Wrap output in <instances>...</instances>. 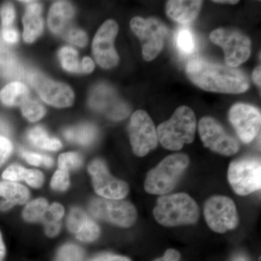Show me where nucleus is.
Returning a JSON list of instances; mask_svg holds the SVG:
<instances>
[{
  "label": "nucleus",
  "instance_id": "f257e3e1",
  "mask_svg": "<svg viewBox=\"0 0 261 261\" xmlns=\"http://www.w3.org/2000/svg\"><path fill=\"white\" fill-rule=\"evenodd\" d=\"M187 74L192 83L208 92L240 94L250 87L248 79L241 70L199 58L189 62Z\"/></svg>",
  "mask_w": 261,
  "mask_h": 261
},
{
  "label": "nucleus",
  "instance_id": "f03ea898",
  "mask_svg": "<svg viewBox=\"0 0 261 261\" xmlns=\"http://www.w3.org/2000/svg\"><path fill=\"white\" fill-rule=\"evenodd\" d=\"M154 219L166 227L195 224L200 218L196 201L186 193L162 195L153 210Z\"/></svg>",
  "mask_w": 261,
  "mask_h": 261
},
{
  "label": "nucleus",
  "instance_id": "7ed1b4c3",
  "mask_svg": "<svg viewBox=\"0 0 261 261\" xmlns=\"http://www.w3.org/2000/svg\"><path fill=\"white\" fill-rule=\"evenodd\" d=\"M196 128L195 113L187 106H181L169 120L158 127L159 142L169 150H180L185 144L192 143L195 140Z\"/></svg>",
  "mask_w": 261,
  "mask_h": 261
},
{
  "label": "nucleus",
  "instance_id": "20e7f679",
  "mask_svg": "<svg viewBox=\"0 0 261 261\" xmlns=\"http://www.w3.org/2000/svg\"><path fill=\"white\" fill-rule=\"evenodd\" d=\"M190 159L186 154L168 156L147 173L145 190L151 195H165L172 191L188 168Z\"/></svg>",
  "mask_w": 261,
  "mask_h": 261
},
{
  "label": "nucleus",
  "instance_id": "39448f33",
  "mask_svg": "<svg viewBox=\"0 0 261 261\" xmlns=\"http://www.w3.org/2000/svg\"><path fill=\"white\" fill-rule=\"evenodd\" d=\"M228 181L238 195H249L260 190V159L246 157L232 161L228 166Z\"/></svg>",
  "mask_w": 261,
  "mask_h": 261
},
{
  "label": "nucleus",
  "instance_id": "423d86ee",
  "mask_svg": "<svg viewBox=\"0 0 261 261\" xmlns=\"http://www.w3.org/2000/svg\"><path fill=\"white\" fill-rule=\"evenodd\" d=\"M89 211L94 217L122 228H129L137 218L135 206L123 200L96 197L89 203Z\"/></svg>",
  "mask_w": 261,
  "mask_h": 261
},
{
  "label": "nucleus",
  "instance_id": "0eeeda50",
  "mask_svg": "<svg viewBox=\"0 0 261 261\" xmlns=\"http://www.w3.org/2000/svg\"><path fill=\"white\" fill-rule=\"evenodd\" d=\"M204 216L207 226L214 232L224 233L238 226L236 205L229 197L215 195L205 201Z\"/></svg>",
  "mask_w": 261,
  "mask_h": 261
},
{
  "label": "nucleus",
  "instance_id": "6e6552de",
  "mask_svg": "<svg viewBox=\"0 0 261 261\" xmlns=\"http://www.w3.org/2000/svg\"><path fill=\"white\" fill-rule=\"evenodd\" d=\"M211 42L223 48L225 61L235 68L248 59L251 54V41L243 33L232 29H218L211 32Z\"/></svg>",
  "mask_w": 261,
  "mask_h": 261
},
{
  "label": "nucleus",
  "instance_id": "1a4fd4ad",
  "mask_svg": "<svg viewBox=\"0 0 261 261\" xmlns=\"http://www.w3.org/2000/svg\"><path fill=\"white\" fill-rule=\"evenodd\" d=\"M130 28L142 42L144 59L147 61L154 60L164 46L168 34L166 25L155 18L135 17L130 21Z\"/></svg>",
  "mask_w": 261,
  "mask_h": 261
},
{
  "label": "nucleus",
  "instance_id": "9d476101",
  "mask_svg": "<svg viewBox=\"0 0 261 261\" xmlns=\"http://www.w3.org/2000/svg\"><path fill=\"white\" fill-rule=\"evenodd\" d=\"M130 145L134 153L144 157L159 144L157 129L148 113L139 110L132 115L128 126Z\"/></svg>",
  "mask_w": 261,
  "mask_h": 261
},
{
  "label": "nucleus",
  "instance_id": "9b49d317",
  "mask_svg": "<svg viewBox=\"0 0 261 261\" xmlns=\"http://www.w3.org/2000/svg\"><path fill=\"white\" fill-rule=\"evenodd\" d=\"M198 129L204 146L216 153L233 155L240 149L238 141L226 133L223 126L214 118H202L199 122Z\"/></svg>",
  "mask_w": 261,
  "mask_h": 261
},
{
  "label": "nucleus",
  "instance_id": "f8f14e48",
  "mask_svg": "<svg viewBox=\"0 0 261 261\" xmlns=\"http://www.w3.org/2000/svg\"><path fill=\"white\" fill-rule=\"evenodd\" d=\"M88 171L92 176L94 191L100 197L109 200H123L129 192L128 184L113 176L106 163L101 160L92 161L89 164Z\"/></svg>",
  "mask_w": 261,
  "mask_h": 261
},
{
  "label": "nucleus",
  "instance_id": "ddd939ff",
  "mask_svg": "<svg viewBox=\"0 0 261 261\" xmlns=\"http://www.w3.org/2000/svg\"><path fill=\"white\" fill-rule=\"evenodd\" d=\"M228 119L244 143H250L260 135L261 114L253 106L237 103L230 109Z\"/></svg>",
  "mask_w": 261,
  "mask_h": 261
},
{
  "label": "nucleus",
  "instance_id": "4468645a",
  "mask_svg": "<svg viewBox=\"0 0 261 261\" xmlns=\"http://www.w3.org/2000/svg\"><path fill=\"white\" fill-rule=\"evenodd\" d=\"M29 82L42 100L57 108L69 107L74 101V94L66 84L55 82L38 72L29 75Z\"/></svg>",
  "mask_w": 261,
  "mask_h": 261
},
{
  "label": "nucleus",
  "instance_id": "2eb2a0df",
  "mask_svg": "<svg viewBox=\"0 0 261 261\" xmlns=\"http://www.w3.org/2000/svg\"><path fill=\"white\" fill-rule=\"evenodd\" d=\"M118 27L113 20H106L97 31L92 44L95 61L103 68H111L118 64L119 58L114 47Z\"/></svg>",
  "mask_w": 261,
  "mask_h": 261
},
{
  "label": "nucleus",
  "instance_id": "dca6fc26",
  "mask_svg": "<svg viewBox=\"0 0 261 261\" xmlns=\"http://www.w3.org/2000/svg\"><path fill=\"white\" fill-rule=\"evenodd\" d=\"M89 106L97 111L106 113L114 121H120L129 114V107L117 99L114 92L107 86H98L94 89L90 98Z\"/></svg>",
  "mask_w": 261,
  "mask_h": 261
},
{
  "label": "nucleus",
  "instance_id": "f3484780",
  "mask_svg": "<svg viewBox=\"0 0 261 261\" xmlns=\"http://www.w3.org/2000/svg\"><path fill=\"white\" fill-rule=\"evenodd\" d=\"M27 5V12L23 18V39L27 43H32L42 34L44 21L41 17L42 6L35 1H25Z\"/></svg>",
  "mask_w": 261,
  "mask_h": 261
},
{
  "label": "nucleus",
  "instance_id": "a211bd4d",
  "mask_svg": "<svg viewBox=\"0 0 261 261\" xmlns=\"http://www.w3.org/2000/svg\"><path fill=\"white\" fill-rule=\"evenodd\" d=\"M202 5V1L196 0H171L166 4V13L174 21L187 24L197 18Z\"/></svg>",
  "mask_w": 261,
  "mask_h": 261
},
{
  "label": "nucleus",
  "instance_id": "6ab92c4d",
  "mask_svg": "<svg viewBox=\"0 0 261 261\" xmlns=\"http://www.w3.org/2000/svg\"><path fill=\"white\" fill-rule=\"evenodd\" d=\"M5 181L16 182L25 181L33 188H39L44 183V175L37 169H27L18 164H13L3 173Z\"/></svg>",
  "mask_w": 261,
  "mask_h": 261
},
{
  "label": "nucleus",
  "instance_id": "aec40b11",
  "mask_svg": "<svg viewBox=\"0 0 261 261\" xmlns=\"http://www.w3.org/2000/svg\"><path fill=\"white\" fill-rule=\"evenodd\" d=\"M74 15V9L67 2H58L51 6L48 16V25L55 34H61Z\"/></svg>",
  "mask_w": 261,
  "mask_h": 261
},
{
  "label": "nucleus",
  "instance_id": "412c9836",
  "mask_svg": "<svg viewBox=\"0 0 261 261\" xmlns=\"http://www.w3.org/2000/svg\"><path fill=\"white\" fill-rule=\"evenodd\" d=\"M0 197L13 206L27 203L30 197V192L23 185L17 182L0 181Z\"/></svg>",
  "mask_w": 261,
  "mask_h": 261
},
{
  "label": "nucleus",
  "instance_id": "4be33fe9",
  "mask_svg": "<svg viewBox=\"0 0 261 261\" xmlns=\"http://www.w3.org/2000/svg\"><path fill=\"white\" fill-rule=\"evenodd\" d=\"M29 98L27 86L19 82H13L5 86L0 92V99L7 106H22Z\"/></svg>",
  "mask_w": 261,
  "mask_h": 261
},
{
  "label": "nucleus",
  "instance_id": "5701e85b",
  "mask_svg": "<svg viewBox=\"0 0 261 261\" xmlns=\"http://www.w3.org/2000/svg\"><path fill=\"white\" fill-rule=\"evenodd\" d=\"M25 73L13 53L0 42V75L8 79L21 78Z\"/></svg>",
  "mask_w": 261,
  "mask_h": 261
},
{
  "label": "nucleus",
  "instance_id": "b1692460",
  "mask_svg": "<svg viewBox=\"0 0 261 261\" xmlns=\"http://www.w3.org/2000/svg\"><path fill=\"white\" fill-rule=\"evenodd\" d=\"M28 139L36 147L45 150L56 151L62 147L61 141L49 137L45 129L41 126H36L29 130Z\"/></svg>",
  "mask_w": 261,
  "mask_h": 261
},
{
  "label": "nucleus",
  "instance_id": "393cba45",
  "mask_svg": "<svg viewBox=\"0 0 261 261\" xmlns=\"http://www.w3.org/2000/svg\"><path fill=\"white\" fill-rule=\"evenodd\" d=\"M66 140L81 145H89L94 142L97 136L95 127L90 124H84L65 130Z\"/></svg>",
  "mask_w": 261,
  "mask_h": 261
},
{
  "label": "nucleus",
  "instance_id": "a878e982",
  "mask_svg": "<svg viewBox=\"0 0 261 261\" xmlns=\"http://www.w3.org/2000/svg\"><path fill=\"white\" fill-rule=\"evenodd\" d=\"M49 207L47 200L40 198L30 201L24 207L22 216L27 222H43Z\"/></svg>",
  "mask_w": 261,
  "mask_h": 261
},
{
  "label": "nucleus",
  "instance_id": "bb28decb",
  "mask_svg": "<svg viewBox=\"0 0 261 261\" xmlns=\"http://www.w3.org/2000/svg\"><path fill=\"white\" fill-rule=\"evenodd\" d=\"M175 44L178 51L183 56L193 54L197 47L195 35L188 27L178 29L175 34Z\"/></svg>",
  "mask_w": 261,
  "mask_h": 261
},
{
  "label": "nucleus",
  "instance_id": "cd10ccee",
  "mask_svg": "<svg viewBox=\"0 0 261 261\" xmlns=\"http://www.w3.org/2000/svg\"><path fill=\"white\" fill-rule=\"evenodd\" d=\"M59 58L63 68L68 71L77 73L82 70L79 63L78 53L73 48H62L59 51Z\"/></svg>",
  "mask_w": 261,
  "mask_h": 261
},
{
  "label": "nucleus",
  "instance_id": "c85d7f7f",
  "mask_svg": "<svg viewBox=\"0 0 261 261\" xmlns=\"http://www.w3.org/2000/svg\"><path fill=\"white\" fill-rule=\"evenodd\" d=\"M21 109L24 117L32 122L39 121L46 113L45 108L40 102L31 98L21 106Z\"/></svg>",
  "mask_w": 261,
  "mask_h": 261
},
{
  "label": "nucleus",
  "instance_id": "c756f323",
  "mask_svg": "<svg viewBox=\"0 0 261 261\" xmlns=\"http://www.w3.org/2000/svg\"><path fill=\"white\" fill-rule=\"evenodd\" d=\"M56 261H84L83 250L74 244H66L58 250Z\"/></svg>",
  "mask_w": 261,
  "mask_h": 261
},
{
  "label": "nucleus",
  "instance_id": "7c9ffc66",
  "mask_svg": "<svg viewBox=\"0 0 261 261\" xmlns=\"http://www.w3.org/2000/svg\"><path fill=\"white\" fill-rule=\"evenodd\" d=\"M100 228L97 223L88 218L80 232L75 233V238L85 243H91L100 236Z\"/></svg>",
  "mask_w": 261,
  "mask_h": 261
},
{
  "label": "nucleus",
  "instance_id": "2f4dec72",
  "mask_svg": "<svg viewBox=\"0 0 261 261\" xmlns=\"http://www.w3.org/2000/svg\"><path fill=\"white\" fill-rule=\"evenodd\" d=\"M88 218L86 213L82 209L79 207L72 208L67 219V227L71 232H80Z\"/></svg>",
  "mask_w": 261,
  "mask_h": 261
},
{
  "label": "nucleus",
  "instance_id": "473e14b6",
  "mask_svg": "<svg viewBox=\"0 0 261 261\" xmlns=\"http://www.w3.org/2000/svg\"><path fill=\"white\" fill-rule=\"evenodd\" d=\"M82 164V158L77 152H66L61 154L58 158L59 169L69 172L81 167Z\"/></svg>",
  "mask_w": 261,
  "mask_h": 261
},
{
  "label": "nucleus",
  "instance_id": "72a5a7b5",
  "mask_svg": "<svg viewBox=\"0 0 261 261\" xmlns=\"http://www.w3.org/2000/svg\"><path fill=\"white\" fill-rule=\"evenodd\" d=\"M50 185L56 191H65L70 186L69 173L63 170H58L51 178Z\"/></svg>",
  "mask_w": 261,
  "mask_h": 261
},
{
  "label": "nucleus",
  "instance_id": "f704fd0d",
  "mask_svg": "<svg viewBox=\"0 0 261 261\" xmlns=\"http://www.w3.org/2000/svg\"><path fill=\"white\" fill-rule=\"evenodd\" d=\"M20 154L29 164L32 166H39L44 165L46 167H51L53 165V160L49 156L42 155L35 152L24 150L21 151Z\"/></svg>",
  "mask_w": 261,
  "mask_h": 261
},
{
  "label": "nucleus",
  "instance_id": "c9c22d12",
  "mask_svg": "<svg viewBox=\"0 0 261 261\" xmlns=\"http://www.w3.org/2000/svg\"><path fill=\"white\" fill-rule=\"evenodd\" d=\"M65 37L68 42L80 47H85L88 41L86 33L77 29H70L65 34Z\"/></svg>",
  "mask_w": 261,
  "mask_h": 261
},
{
  "label": "nucleus",
  "instance_id": "e433bc0d",
  "mask_svg": "<svg viewBox=\"0 0 261 261\" xmlns=\"http://www.w3.org/2000/svg\"><path fill=\"white\" fill-rule=\"evenodd\" d=\"M65 214V209L61 204L55 202L49 206L47 209V214H46L45 219L43 223L48 222V221H55L58 222L61 221L62 218Z\"/></svg>",
  "mask_w": 261,
  "mask_h": 261
},
{
  "label": "nucleus",
  "instance_id": "4c0bfd02",
  "mask_svg": "<svg viewBox=\"0 0 261 261\" xmlns=\"http://www.w3.org/2000/svg\"><path fill=\"white\" fill-rule=\"evenodd\" d=\"M0 15H1L3 28L11 27L15 18V12L13 5L10 3H5L0 9Z\"/></svg>",
  "mask_w": 261,
  "mask_h": 261
},
{
  "label": "nucleus",
  "instance_id": "58836bf2",
  "mask_svg": "<svg viewBox=\"0 0 261 261\" xmlns=\"http://www.w3.org/2000/svg\"><path fill=\"white\" fill-rule=\"evenodd\" d=\"M13 145L8 137L0 136V168L9 159L13 152Z\"/></svg>",
  "mask_w": 261,
  "mask_h": 261
},
{
  "label": "nucleus",
  "instance_id": "ea45409f",
  "mask_svg": "<svg viewBox=\"0 0 261 261\" xmlns=\"http://www.w3.org/2000/svg\"><path fill=\"white\" fill-rule=\"evenodd\" d=\"M44 232L49 238H55L61 231V222H55V221H48L44 223Z\"/></svg>",
  "mask_w": 261,
  "mask_h": 261
},
{
  "label": "nucleus",
  "instance_id": "a19ab883",
  "mask_svg": "<svg viewBox=\"0 0 261 261\" xmlns=\"http://www.w3.org/2000/svg\"><path fill=\"white\" fill-rule=\"evenodd\" d=\"M3 37L5 42L10 43V44H14V43L18 42V33L12 27L3 28Z\"/></svg>",
  "mask_w": 261,
  "mask_h": 261
},
{
  "label": "nucleus",
  "instance_id": "79ce46f5",
  "mask_svg": "<svg viewBox=\"0 0 261 261\" xmlns=\"http://www.w3.org/2000/svg\"><path fill=\"white\" fill-rule=\"evenodd\" d=\"M89 261H132L128 257L114 254L106 253L97 255Z\"/></svg>",
  "mask_w": 261,
  "mask_h": 261
},
{
  "label": "nucleus",
  "instance_id": "37998d69",
  "mask_svg": "<svg viewBox=\"0 0 261 261\" xmlns=\"http://www.w3.org/2000/svg\"><path fill=\"white\" fill-rule=\"evenodd\" d=\"M181 254L175 249H168L163 257L155 259L153 261H180Z\"/></svg>",
  "mask_w": 261,
  "mask_h": 261
},
{
  "label": "nucleus",
  "instance_id": "c03bdc74",
  "mask_svg": "<svg viewBox=\"0 0 261 261\" xmlns=\"http://www.w3.org/2000/svg\"><path fill=\"white\" fill-rule=\"evenodd\" d=\"M82 70L85 73H91L94 69V63L93 61L89 57H85L82 61Z\"/></svg>",
  "mask_w": 261,
  "mask_h": 261
},
{
  "label": "nucleus",
  "instance_id": "a18cd8bd",
  "mask_svg": "<svg viewBox=\"0 0 261 261\" xmlns=\"http://www.w3.org/2000/svg\"><path fill=\"white\" fill-rule=\"evenodd\" d=\"M11 133V129L8 123L0 118V136L6 137Z\"/></svg>",
  "mask_w": 261,
  "mask_h": 261
},
{
  "label": "nucleus",
  "instance_id": "49530a36",
  "mask_svg": "<svg viewBox=\"0 0 261 261\" xmlns=\"http://www.w3.org/2000/svg\"><path fill=\"white\" fill-rule=\"evenodd\" d=\"M252 80L257 86L260 87L261 84V68L260 66H257L252 73Z\"/></svg>",
  "mask_w": 261,
  "mask_h": 261
},
{
  "label": "nucleus",
  "instance_id": "de8ad7c7",
  "mask_svg": "<svg viewBox=\"0 0 261 261\" xmlns=\"http://www.w3.org/2000/svg\"><path fill=\"white\" fill-rule=\"evenodd\" d=\"M5 255H6V247H5L2 233L0 232V261H4Z\"/></svg>",
  "mask_w": 261,
  "mask_h": 261
},
{
  "label": "nucleus",
  "instance_id": "09e8293b",
  "mask_svg": "<svg viewBox=\"0 0 261 261\" xmlns=\"http://www.w3.org/2000/svg\"><path fill=\"white\" fill-rule=\"evenodd\" d=\"M13 207L14 206L11 205L9 202H6L4 200H0V211H3V212L9 211L10 209L13 208Z\"/></svg>",
  "mask_w": 261,
  "mask_h": 261
},
{
  "label": "nucleus",
  "instance_id": "8fccbe9b",
  "mask_svg": "<svg viewBox=\"0 0 261 261\" xmlns=\"http://www.w3.org/2000/svg\"><path fill=\"white\" fill-rule=\"evenodd\" d=\"M214 3H222V4H232V5H234V4H237V3H239V1H234V0H228V1H224V0H223V1H220V0H219V1H214Z\"/></svg>",
  "mask_w": 261,
  "mask_h": 261
},
{
  "label": "nucleus",
  "instance_id": "3c124183",
  "mask_svg": "<svg viewBox=\"0 0 261 261\" xmlns=\"http://www.w3.org/2000/svg\"><path fill=\"white\" fill-rule=\"evenodd\" d=\"M232 261H248V260L245 256H243V255H239V256L234 257Z\"/></svg>",
  "mask_w": 261,
  "mask_h": 261
}]
</instances>
